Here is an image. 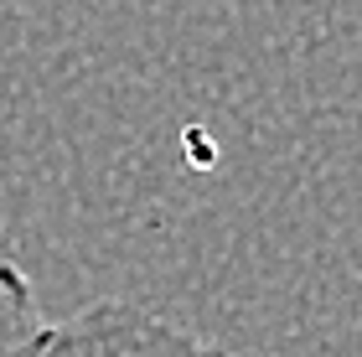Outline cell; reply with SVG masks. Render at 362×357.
I'll return each mask as SVG.
<instances>
[{
	"label": "cell",
	"instance_id": "7a4b0ae2",
	"mask_svg": "<svg viewBox=\"0 0 362 357\" xmlns=\"http://www.w3.org/2000/svg\"><path fill=\"white\" fill-rule=\"evenodd\" d=\"M47 321L31 300V280L11 259H0V357H31Z\"/></svg>",
	"mask_w": 362,
	"mask_h": 357
},
{
	"label": "cell",
	"instance_id": "6da1fadb",
	"mask_svg": "<svg viewBox=\"0 0 362 357\" xmlns=\"http://www.w3.org/2000/svg\"><path fill=\"white\" fill-rule=\"evenodd\" d=\"M31 357H233L176 321L129 300H93L68 321H47Z\"/></svg>",
	"mask_w": 362,
	"mask_h": 357
}]
</instances>
